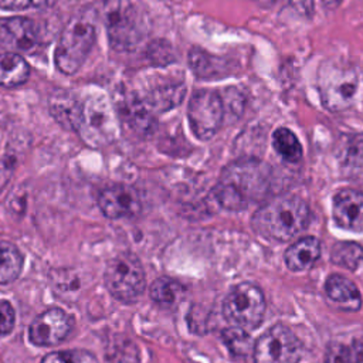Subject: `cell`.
Returning <instances> with one entry per match:
<instances>
[{
    "label": "cell",
    "mask_w": 363,
    "mask_h": 363,
    "mask_svg": "<svg viewBox=\"0 0 363 363\" xmlns=\"http://www.w3.org/2000/svg\"><path fill=\"white\" fill-rule=\"evenodd\" d=\"M271 170L258 159L241 157L225 166L214 187V197L223 208L242 210L261 200L269 187Z\"/></svg>",
    "instance_id": "6da1fadb"
},
{
    "label": "cell",
    "mask_w": 363,
    "mask_h": 363,
    "mask_svg": "<svg viewBox=\"0 0 363 363\" xmlns=\"http://www.w3.org/2000/svg\"><path fill=\"white\" fill-rule=\"evenodd\" d=\"M309 218L308 204L298 196L285 194L261 206L252 217V225L265 238L288 241L306 228Z\"/></svg>",
    "instance_id": "7a4b0ae2"
},
{
    "label": "cell",
    "mask_w": 363,
    "mask_h": 363,
    "mask_svg": "<svg viewBox=\"0 0 363 363\" xmlns=\"http://www.w3.org/2000/svg\"><path fill=\"white\" fill-rule=\"evenodd\" d=\"M72 130L91 147H102L113 142L118 135V119L105 92L91 89L79 96Z\"/></svg>",
    "instance_id": "3957f363"
},
{
    "label": "cell",
    "mask_w": 363,
    "mask_h": 363,
    "mask_svg": "<svg viewBox=\"0 0 363 363\" xmlns=\"http://www.w3.org/2000/svg\"><path fill=\"white\" fill-rule=\"evenodd\" d=\"M96 35L94 13L84 10L68 20L61 31L55 47L54 61L57 68L65 74H75L89 55Z\"/></svg>",
    "instance_id": "277c9868"
},
{
    "label": "cell",
    "mask_w": 363,
    "mask_h": 363,
    "mask_svg": "<svg viewBox=\"0 0 363 363\" xmlns=\"http://www.w3.org/2000/svg\"><path fill=\"white\" fill-rule=\"evenodd\" d=\"M102 20L109 44L116 51H130L145 35L142 14L130 0H102Z\"/></svg>",
    "instance_id": "5b68a950"
},
{
    "label": "cell",
    "mask_w": 363,
    "mask_h": 363,
    "mask_svg": "<svg viewBox=\"0 0 363 363\" xmlns=\"http://www.w3.org/2000/svg\"><path fill=\"white\" fill-rule=\"evenodd\" d=\"M359 75L356 69L346 64L328 62L319 72V91L322 104L329 111H343L349 108L357 94Z\"/></svg>",
    "instance_id": "8992f818"
},
{
    "label": "cell",
    "mask_w": 363,
    "mask_h": 363,
    "mask_svg": "<svg viewBox=\"0 0 363 363\" xmlns=\"http://www.w3.org/2000/svg\"><path fill=\"white\" fill-rule=\"evenodd\" d=\"M108 291L122 302H135L145 291V271L133 254L122 252L113 257L105 269Z\"/></svg>",
    "instance_id": "52a82bcc"
},
{
    "label": "cell",
    "mask_w": 363,
    "mask_h": 363,
    "mask_svg": "<svg viewBox=\"0 0 363 363\" xmlns=\"http://www.w3.org/2000/svg\"><path fill=\"white\" fill-rule=\"evenodd\" d=\"M223 313L234 326L255 329L262 322L265 313V298L262 291L251 282L234 286L224 299Z\"/></svg>",
    "instance_id": "ba28073f"
},
{
    "label": "cell",
    "mask_w": 363,
    "mask_h": 363,
    "mask_svg": "<svg viewBox=\"0 0 363 363\" xmlns=\"http://www.w3.org/2000/svg\"><path fill=\"white\" fill-rule=\"evenodd\" d=\"M302 346L295 333L284 325H275L262 333L254 345L255 363H296Z\"/></svg>",
    "instance_id": "9c48e42d"
},
{
    "label": "cell",
    "mask_w": 363,
    "mask_h": 363,
    "mask_svg": "<svg viewBox=\"0 0 363 363\" xmlns=\"http://www.w3.org/2000/svg\"><path fill=\"white\" fill-rule=\"evenodd\" d=\"M187 119L196 138L211 139L223 122V102L217 92L200 89L189 101Z\"/></svg>",
    "instance_id": "30bf717a"
},
{
    "label": "cell",
    "mask_w": 363,
    "mask_h": 363,
    "mask_svg": "<svg viewBox=\"0 0 363 363\" xmlns=\"http://www.w3.org/2000/svg\"><path fill=\"white\" fill-rule=\"evenodd\" d=\"M71 328L72 319L65 311L50 308L31 322L28 337L37 346H55L68 336Z\"/></svg>",
    "instance_id": "8fae6325"
},
{
    "label": "cell",
    "mask_w": 363,
    "mask_h": 363,
    "mask_svg": "<svg viewBox=\"0 0 363 363\" xmlns=\"http://www.w3.org/2000/svg\"><path fill=\"white\" fill-rule=\"evenodd\" d=\"M335 223L347 231L363 233V190L343 189L333 197Z\"/></svg>",
    "instance_id": "7c38bea8"
},
{
    "label": "cell",
    "mask_w": 363,
    "mask_h": 363,
    "mask_svg": "<svg viewBox=\"0 0 363 363\" xmlns=\"http://www.w3.org/2000/svg\"><path fill=\"white\" fill-rule=\"evenodd\" d=\"M98 206L108 218L132 217L140 211V199L133 187L116 184L101 191Z\"/></svg>",
    "instance_id": "4fadbf2b"
},
{
    "label": "cell",
    "mask_w": 363,
    "mask_h": 363,
    "mask_svg": "<svg viewBox=\"0 0 363 363\" xmlns=\"http://www.w3.org/2000/svg\"><path fill=\"white\" fill-rule=\"evenodd\" d=\"M337 157L345 177L363 183V133L346 136Z\"/></svg>",
    "instance_id": "5bb4252c"
},
{
    "label": "cell",
    "mask_w": 363,
    "mask_h": 363,
    "mask_svg": "<svg viewBox=\"0 0 363 363\" xmlns=\"http://www.w3.org/2000/svg\"><path fill=\"white\" fill-rule=\"evenodd\" d=\"M0 31L7 43L20 51H28L37 44V28L33 20L13 17L0 23Z\"/></svg>",
    "instance_id": "9a60e30c"
},
{
    "label": "cell",
    "mask_w": 363,
    "mask_h": 363,
    "mask_svg": "<svg viewBox=\"0 0 363 363\" xmlns=\"http://www.w3.org/2000/svg\"><path fill=\"white\" fill-rule=\"evenodd\" d=\"M320 255V242L315 237H303L294 242L285 252V264L291 271H306L313 267Z\"/></svg>",
    "instance_id": "2e32d148"
},
{
    "label": "cell",
    "mask_w": 363,
    "mask_h": 363,
    "mask_svg": "<svg viewBox=\"0 0 363 363\" xmlns=\"http://www.w3.org/2000/svg\"><path fill=\"white\" fill-rule=\"evenodd\" d=\"M326 295L346 311H357L362 299L356 285L343 275H330L325 284Z\"/></svg>",
    "instance_id": "e0dca14e"
},
{
    "label": "cell",
    "mask_w": 363,
    "mask_h": 363,
    "mask_svg": "<svg viewBox=\"0 0 363 363\" xmlns=\"http://www.w3.org/2000/svg\"><path fill=\"white\" fill-rule=\"evenodd\" d=\"M184 95L183 82H169L150 89L140 101L150 112H162L179 105Z\"/></svg>",
    "instance_id": "ac0fdd59"
},
{
    "label": "cell",
    "mask_w": 363,
    "mask_h": 363,
    "mask_svg": "<svg viewBox=\"0 0 363 363\" xmlns=\"http://www.w3.org/2000/svg\"><path fill=\"white\" fill-rule=\"evenodd\" d=\"M30 77L27 61L17 52L0 54V86L23 85Z\"/></svg>",
    "instance_id": "d6986e66"
},
{
    "label": "cell",
    "mask_w": 363,
    "mask_h": 363,
    "mask_svg": "<svg viewBox=\"0 0 363 363\" xmlns=\"http://www.w3.org/2000/svg\"><path fill=\"white\" fill-rule=\"evenodd\" d=\"M23 268V255L14 244H0V285L14 281Z\"/></svg>",
    "instance_id": "ffe728a7"
},
{
    "label": "cell",
    "mask_w": 363,
    "mask_h": 363,
    "mask_svg": "<svg viewBox=\"0 0 363 363\" xmlns=\"http://www.w3.org/2000/svg\"><path fill=\"white\" fill-rule=\"evenodd\" d=\"M272 146L286 162H298L302 156V146L295 133L288 128H278L272 135Z\"/></svg>",
    "instance_id": "44dd1931"
},
{
    "label": "cell",
    "mask_w": 363,
    "mask_h": 363,
    "mask_svg": "<svg viewBox=\"0 0 363 363\" xmlns=\"http://www.w3.org/2000/svg\"><path fill=\"white\" fill-rule=\"evenodd\" d=\"M182 294H183L182 285L169 277H160L155 279L153 284L150 285V298L156 303L163 306H170L179 302V299L182 298Z\"/></svg>",
    "instance_id": "7402d4cb"
},
{
    "label": "cell",
    "mask_w": 363,
    "mask_h": 363,
    "mask_svg": "<svg viewBox=\"0 0 363 363\" xmlns=\"http://www.w3.org/2000/svg\"><path fill=\"white\" fill-rule=\"evenodd\" d=\"M330 259L333 264L353 271L363 262V247L356 242H337L332 248Z\"/></svg>",
    "instance_id": "603a6c76"
},
{
    "label": "cell",
    "mask_w": 363,
    "mask_h": 363,
    "mask_svg": "<svg viewBox=\"0 0 363 363\" xmlns=\"http://www.w3.org/2000/svg\"><path fill=\"white\" fill-rule=\"evenodd\" d=\"M223 340L234 356H245L252 346L248 333L244 329L237 326H233L224 330Z\"/></svg>",
    "instance_id": "cb8c5ba5"
},
{
    "label": "cell",
    "mask_w": 363,
    "mask_h": 363,
    "mask_svg": "<svg viewBox=\"0 0 363 363\" xmlns=\"http://www.w3.org/2000/svg\"><path fill=\"white\" fill-rule=\"evenodd\" d=\"M41 363H98V360L88 350L72 349L48 353L41 359Z\"/></svg>",
    "instance_id": "d4e9b609"
},
{
    "label": "cell",
    "mask_w": 363,
    "mask_h": 363,
    "mask_svg": "<svg viewBox=\"0 0 363 363\" xmlns=\"http://www.w3.org/2000/svg\"><path fill=\"white\" fill-rule=\"evenodd\" d=\"M190 65H191L193 71L196 72V75H199V77L210 78V77H213V74L221 72L216 68L218 65V61H216L213 57L204 54L201 50H193L190 52Z\"/></svg>",
    "instance_id": "484cf974"
},
{
    "label": "cell",
    "mask_w": 363,
    "mask_h": 363,
    "mask_svg": "<svg viewBox=\"0 0 363 363\" xmlns=\"http://www.w3.org/2000/svg\"><path fill=\"white\" fill-rule=\"evenodd\" d=\"M326 363H359L356 353L343 343H335L329 347Z\"/></svg>",
    "instance_id": "4316f807"
},
{
    "label": "cell",
    "mask_w": 363,
    "mask_h": 363,
    "mask_svg": "<svg viewBox=\"0 0 363 363\" xmlns=\"http://www.w3.org/2000/svg\"><path fill=\"white\" fill-rule=\"evenodd\" d=\"M14 309L10 302H0V337L9 335L14 328Z\"/></svg>",
    "instance_id": "83f0119b"
},
{
    "label": "cell",
    "mask_w": 363,
    "mask_h": 363,
    "mask_svg": "<svg viewBox=\"0 0 363 363\" xmlns=\"http://www.w3.org/2000/svg\"><path fill=\"white\" fill-rule=\"evenodd\" d=\"M55 0H0V7L4 10H24L28 7L51 6Z\"/></svg>",
    "instance_id": "f1b7e54d"
},
{
    "label": "cell",
    "mask_w": 363,
    "mask_h": 363,
    "mask_svg": "<svg viewBox=\"0 0 363 363\" xmlns=\"http://www.w3.org/2000/svg\"><path fill=\"white\" fill-rule=\"evenodd\" d=\"M291 3L301 14L309 16L313 11V0H291Z\"/></svg>",
    "instance_id": "f546056e"
},
{
    "label": "cell",
    "mask_w": 363,
    "mask_h": 363,
    "mask_svg": "<svg viewBox=\"0 0 363 363\" xmlns=\"http://www.w3.org/2000/svg\"><path fill=\"white\" fill-rule=\"evenodd\" d=\"M342 0H323V3L326 4V6H329V7H333V6H337L339 3H340Z\"/></svg>",
    "instance_id": "4dcf8cb0"
},
{
    "label": "cell",
    "mask_w": 363,
    "mask_h": 363,
    "mask_svg": "<svg viewBox=\"0 0 363 363\" xmlns=\"http://www.w3.org/2000/svg\"><path fill=\"white\" fill-rule=\"evenodd\" d=\"M259 4H262V6H271V4H274L277 0H257Z\"/></svg>",
    "instance_id": "1f68e13d"
}]
</instances>
